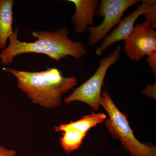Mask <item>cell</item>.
I'll return each instance as SVG.
<instances>
[{
  "label": "cell",
  "instance_id": "obj_1",
  "mask_svg": "<svg viewBox=\"0 0 156 156\" xmlns=\"http://www.w3.org/2000/svg\"><path fill=\"white\" fill-rule=\"evenodd\" d=\"M19 28L9 37V46L0 53V60L5 65L11 64L16 56L27 53L44 54L49 58L59 61L67 56L81 58L87 50L81 42H74L69 38V30L62 27L56 31H33L31 35L37 39L34 42H21L18 40Z\"/></svg>",
  "mask_w": 156,
  "mask_h": 156
},
{
  "label": "cell",
  "instance_id": "obj_2",
  "mask_svg": "<svg viewBox=\"0 0 156 156\" xmlns=\"http://www.w3.org/2000/svg\"><path fill=\"white\" fill-rule=\"evenodd\" d=\"M3 69L16 78L18 88L32 101L46 108L60 106L65 93L77 83L76 78L63 76L56 67L32 72L9 68Z\"/></svg>",
  "mask_w": 156,
  "mask_h": 156
},
{
  "label": "cell",
  "instance_id": "obj_3",
  "mask_svg": "<svg viewBox=\"0 0 156 156\" xmlns=\"http://www.w3.org/2000/svg\"><path fill=\"white\" fill-rule=\"evenodd\" d=\"M101 96V105L109 116L105 126L112 137L119 140L131 156H156V148L154 144L140 143L135 138L127 116L116 106L107 92L103 91Z\"/></svg>",
  "mask_w": 156,
  "mask_h": 156
},
{
  "label": "cell",
  "instance_id": "obj_4",
  "mask_svg": "<svg viewBox=\"0 0 156 156\" xmlns=\"http://www.w3.org/2000/svg\"><path fill=\"white\" fill-rule=\"evenodd\" d=\"M121 56V48L118 46L112 53L99 61L95 73L66 98L65 103L69 104L73 101H81L94 110L98 111L101 106V88L106 73L109 68L120 59Z\"/></svg>",
  "mask_w": 156,
  "mask_h": 156
},
{
  "label": "cell",
  "instance_id": "obj_5",
  "mask_svg": "<svg viewBox=\"0 0 156 156\" xmlns=\"http://www.w3.org/2000/svg\"><path fill=\"white\" fill-rule=\"evenodd\" d=\"M139 0H102L99 3L97 12L104 17L103 21L97 26L88 27L90 32L88 44L93 47L106 36L114 27L119 23L123 14L130 7L139 2Z\"/></svg>",
  "mask_w": 156,
  "mask_h": 156
},
{
  "label": "cell",
  "instance_id": "obj_6",
  "mask_svg": "<svg viewBox=\"0 0 156 156\" xmlns=\"http://www.w3.org/2000/svg\"><path fill=\"white\" fill-rule=\"evenodd\" d=\"M106 117L105 114H96L92 112L76 122L55 127V131L62 132V136L59 141L65 152L70 153L80 147L89 130L103 122Z\"/></svg>",
  "mask_w": 156,
  "mask_h": 156
},
{
  "label": "cell",
  "instance_id": "obj_7",
  "mask_svg": "<svg viewBox=\"0 0 156 156\" xmlns=\"http://www.w3.org/2000/svg\"><path fill=\"white\" fill-rule=\"evenodd\" d=\"M124 41V50L131 60L139 61L144 56L156 53V32L147 21L134 26Z\"/></svg>",
  "mask_w": 156,
  "mask_h": 156
},
{
  "label": "cell",
  "instance_id": "obj_8",
  "mask_svg": "<svg viewBox=\"0 0 156 156\" xmlns=\"http://www.w3.org/2000/svg\"><path fill=\"white\" fill-rule=\"evenodd\" d=\"M142 4L134 11L122 20L114 30L105 37L98 48L95 50V54L101 56L105 50L116 42L125 41L130 35L134 27V23L141 15H143L149 5V0L142 1Z\"/></svg>",
  "mask_w": 156,
  "mask_h": 156
},
{
  "label": "cell",
  "instance_id": "obj_9",
  "mask_svg": "<svg viewBox=\"0 0 156 156\" xmlns=\"http://www.w3.org/2000/svg\"><path fill=\"white\" fill-rule=\"evenodd\" d=\"M75 7L72 22L76 33L82 34L93 25V20L100 3L98 0H68Z\"/></svg>",
  "mask_w": 156,
  "mask_h": 156
},
{
  "label": "cell",
  "instance_id": "obj_10",
  "mask_svg": "<svg viewBox=\"0 0 156 156\" xmlns=\"http://www.w3.org/2000/svg\"><path fill=\"white\" fill-rule=\"evenodd\" d=\"M13 0H0V49L6 48L7 41L13 30Z\"/></svg>",
  "mask_w": 156,
  "mask_h": 156
},
{
  "label": "cell",
  "instance_id": "obj_11",
  "mask_svg": "<svg viewBox=\"0 0 156 156\" xmlns=\"http://www.w3.org/2000/svg\"><path fill=\"white\" fill-rule=\"evenodd\" d=\"M146 20L154 30L156 28V1L149 0L148 7L143 14Z\"/></svg>",
  "mask_w": 156,
  "mask_h": 156
},
{
  "label": "cell",
  "instance_id": "obj_12",
  "mask_svg": "<svg viewBox=\"0 0 156 156\" xmlns=\"http://www.w3.org/2000/svg\"><path fill=\"white\" fill-rule=\"evenodd\" d=\"M143 93L147 96L155 98L156 83L154 85H147L146 88L142 91Z\"/></svg>",
  "mask_w": 156,
  "mask_h": 156
},
{
  "label": "cell",
  "instance_id": "obj_13",
  "mask_svg": "<svg viewBox=\"0 0 156 156\" xmlns=\"http://www.w3.org/2000/svg\"><path fill=\"white\" fill-rule=\"evenodd\" d=\"M147 64L151 68L154 74L156 77V53H154L151 55L147 56Z\"/></svg>",
  "mask_w": 156,
  "mask_h": 156
},
{
  "label": "cell",
  "instance_id": "obj_14",
  "mask_svg": "<svg viewBox=\"0 0 156 156\" xmlns=\"http://www.w3.org/2000/svg\"><path fill=\"white\" fill-rule=\"evenodd\" d=\"M16 151L6 148L1 144L0 142V156H15Z\"/></svg>",
  "mask_w": 156,
  "mask_h": 156
}]
</instances>
